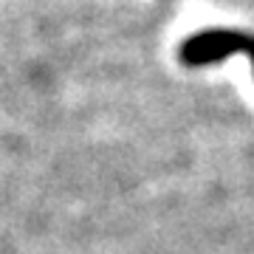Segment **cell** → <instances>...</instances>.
I'll return each mask as SVG.
<instances>
[{
    "instance_id": "obj_1",
    "label": "cell",
    "mask_w": 254,
    "mask_h": 254,
    "mask_svg": "<svg viewBox=\"0 0 254 254\" xmlns=\"http://www.w3.org/2000/svg\"><path fill=\"white\" fill-rule=\"evenodd\" d=\"M232 54H246L254 68V37L235 31V28H206V31H198L190 40H184L178 48V60L192 68L220 63Z\"/></svg>"
}]
</instances>
